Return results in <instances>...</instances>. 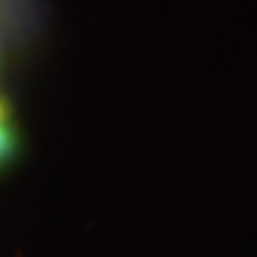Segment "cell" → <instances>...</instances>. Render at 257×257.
I'll use <instances>...</instances> for the list:
<instances>
[{
  "label": "cell",
  "instance_id": "6da1fadb",
  "mask_svg": "<svg viewBox=\"0 0 257 257\" xmlns=\"http://www.w3.org/2000/svg\"><path fill=\"white\" fill-rule=\"evenodd\" d=\"M13 150H15V135L11 126L7 122H0V163H5L13 155Z\"/></svg>",
  "mask_w": 257,
  "mask_h": 257
},
{
  "label": "cell",
  "instance_id": "7a4b0ae2",
  "mask_svg": "<svg viewBox=\"0 0 257 257\" xmlns=\"http://www.w3.org/2000/svg\"><path fill=\"white\" fill-rule=\"evenodd\" d=\"M7 120V107H5V103L0 101V122H5Z\"/></svg>",
  "mask_w": 257,
  "mask_h": 257
}]
</instances>
